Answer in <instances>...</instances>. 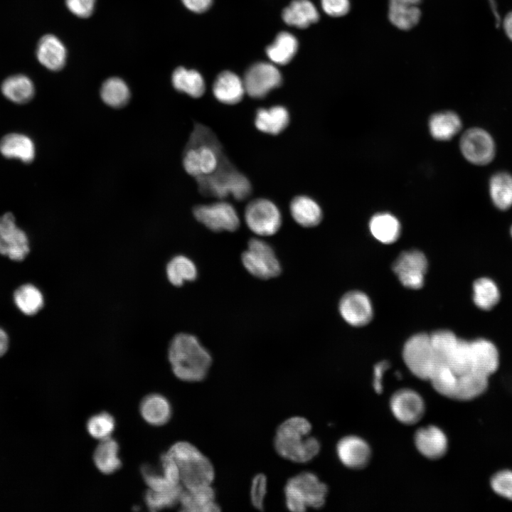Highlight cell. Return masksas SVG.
<instances>
[{
	"label": "cell",
	"instance_id": "obj_1",
	"mask_svg": "<svg viewBox=\"0 0 512 512\" xmlns=\"http://www.w3.org/2000/svg\"><path fill=\"white\" fill-rule=\"evenodd\" d=\"M310 422L301 416L291 417L277 427L273 440L277 453L295 463H307L319 453L321 444L311 435Z\"/></svg>",
	"mask_w": 512,
	"mask_h": 512
},
{
	"label": "cell",
	"instance_id": "obj_2",
	"mask_svg": "<svg viewBox=\"0 0 512 512\" xmlns=\"http://www.w3.org/2000/svg\"><path fill=\"white\" fill-rule=\"evenodd\" d=\"M227 159L222 145L210 129L195 124L183 152V166L191 176L198 178L215 172Z\"/></svg>",
	"mask_w": 512,
	"mask_h": 512
},
{
	"label": "cell",
	"instance_id": "obj_3",
	"mask_svg": "<svg viewBox=\"0 0 512 512\" xmlns=\"http://www.w3.org/2000/svg\"><path fill=\"white\" fill-rule=\"evenodd\" d=\"M168 358L174 374L186 382L203 380L212 364L208 351L196 336L188 334H179L174 337Z\"/></svg>",
	"mask_w": 512,
	"mask_h": 512
},
{
	"label": "cell",
	"instance_id": "obj_4",
	"mask_svg": "<svg viewBox=\"0 0 512 512\" xmlns=\"http://www.w3.org/2000/svg\"><path fill=\"white\" fill-rule=\"evenodd\" d=\"M167 453L175 462L184 489L211 485L215 469L210 460L193 444L184 441L174 444Z\"/></svg>",
	"mask_w": 512,
	"mask_h": 512
},
{
	"label": "cell",
	"instance_id": "obj_5",
	"mask_svg": "<svg viewBox=\"0 0 512 512\" xmlns=\"http://www.w3.org/2000/svg\"><path fill=\"white\" fill-rule=\"evenodd\" d=\"M198 190L204 196L220 199L232 196L237 201L247 198L252 192L248 178L227 159L213 174L196 178Z\"/></svg>",
	"mask_w": 512,
	"mask_h": 512
},
{
	"label": "cell",
	"instance_id": "obj_6",
	"mask_svg": "<svg viewBox=\"0 0 512 512\" xmlns=\"http://www.w3.org/2000/svg\"><path fill=\"white\" fill-rule=\"evenodd\" d=\"M329 489L310 471H302L289 478L284 488L285 505L292 512H304L308 508L319 509L326 502Z\"/></svg>",
	"mask_w": 512,
	"mask_h": 512
},
{
	"label": "cell",
	"instance_id": "obj_7",
	"mask_svg": "<svg viewBox=\"0 0 512 512\" xmlns=\"http://www.w3.org/2000/svg\"><path fill=\"white\" fill-rule=\"evenodd\" d=\"M405 363L411 373L422 380H429L438 359L433 350L430 335L415 334L405 343L402 351Z\"/></svg>",
	"mask_w": 512,
	"mask_h": 512
},
{
	"label": "cell",
	"instance_id": "obj_8",
	"mask_svg": "<svg viewBox=\"0 0 512 512\" xmlns=\"http://www.w3.org/2000/svg\"><path fill=\"white\" fill-rule=\"evenodd\" d=\"M241 260L247 272L257 278L268 279L281 273V265L273 248L262 240L250 239Z\"/></svg>",
	"mask_w": 512,
	"mask_h": 512
},
{
	"label": "cell",
	"instance_id": "obj_9",
	"mask_svg": "<svg viewBox=\"0 0 512 512\" xmlns=\"http://www.w3.org/2000/svg\"><path fill=\"white\" fill-rule=\"evenodd\" d=\"M245 219L249 229L260 236L275 234L282 224L279 210L274 203L265 198L255 199L248 203Z\"/></svg>",
	"mask_w": 512,
	"mask_h": 512
},
{
	"label": "cell",
	"instance_id": "obj_10",
	"mask_svg": "<svg viewBox=\"0 0 512 512\" xmlns=\"http://www.w3.org/2000/svg\"><path fill=\"white\" fill-rule=\"evenodd\" d=\"M463 156L472 164L484 166L491 163L496 155V143L486 130L472 127L466 130L459 142Z\"/></svg>",
	"mask_w": 512,
	"mask_h": 512
},
{
	"label": "cell",
	"instance_id": "obj_11",
	"mask_svg": "<svg viewBox=\"0 0 512 512\" xmlns=\"http://www.w3.org/2000/svg\"><path fill=\"white\" fill-rule=\"evenodd\" d=\"M193 213L198 222L213 232H233L240 225L235 209L225 201L197 206Z\"/></svg>",
	"mask_w": 512,
	"mask_h": 512
},
{
	"label": "cell",
	"instance_id": "obj_12",
	"mask_svg": "<svg viewBox=\"0 0 512 512\" xmlns=\"http://www.w3.org/2000/svg\"><path fill=\"white\" fill-rule=\"evenodd\" d=\"M245 92L253 98L265 97L282 83L279 70L272 63L258 62L245 72L243 79Z\"/></svg>",
	"mask_w": 512,
	"mask_h": 512
},
{
	"label": "cell",
	"instance_id": "obj_13",
	"mask_svg": "<svg viewBox=\"0 0 512 512\" xmlns=\"http://www.w3.org/2000/svg\"><path fill=\"white\" fill-rule=\"evenodd\" d=\"M427 269L425 255L417 250L402 252L393 265V270L401 284L412 289L422 287Z\"/></svg>",
	"mask_w": 512,
	"mask_h": 512
},
{
	"label": "cell",
	"instance_id": "obj_14",
	"mask_svg": "<svg viewBox=\"0 0 512 512\" xmlns=\"http://www.w3.org/2000/svg\"><path fill=\"white\" fill-rule=\"evenodd\" d=\"M140 471L149 489L167 491L182 485L176 464L167 452L160 456L158 466L144 464Z\"/></svg>",
	"mask_w": 512,
	"mask_h": 512
},
{
	"label": "cell",
	"instance_id": "obj_15",
	"mask_svg": "<svg viewBox=\"0 0 512 512\" xmlns=\"http://www.w3.org/2000/svg\"><path fill=\"white\" fill-rule=\"evenodd\" d=\"M29 252L26 234L15 222L11 213L0 216V253L16 261L23 260Z\"/></svg>",
	"mask_w": 512,
	"mask_h": 512
},
{
	"label": "cell",
	"instance_id": "obj_16",
	"mask_svg": "<svg viewBox=\"0 0 512 512\" xmlns=\"http://www.w3.org/2000/svg\"><path fill=\"white\" fill-rule=\"evenodd\" d=\"M390 408L399 422L411 425L422 418L425 412V404L417 392L410 388H402L391 396Z\"/></svg>",
	"mask_w": 512,
	"mask_h": 512
},
{
	"label": "cell",
	"instance_id": "obj_17",
	"mask_svg": "<svg viewBox=\"0 0 512 512\" xmlns=\"http://www.w3.org/2000/svg\"><path fill=\"white\" fill-rule=\"evenodd\" d=\"M336 453L345 466L355 470L367 466L372 454L368 442L354 435L341 438L336 444Z\"/></svg>",
	"mask_w": 512,
	"mask_h": 512
},
{
	"label": "cell",
	"instance_id": "obj_18",
	"mask_svg": "<svg viewBox=\"0 0 512 512\" xmlns=\"http://www.w3.org/2000/svg\"><path fill=\"white\" fill-rule=\"evenodd\" d=\"M339 311L343 319L354 326L367 324L373 316V306L366 294L351 291L341 298Z\"/></svg>",
	"mask_w": 512,
	"mask_h": 512
},
{
	"label": "cell",
	"instance_id": "obj_19",
	"mask_svg": "<svg viewBox=\"0 0 512 512\" xmlns=\"http://www.w3.org/2000/svg\"><path fill=\"white\" fill-rule=\"evenodd\" d=\"M418 452L427 459L435 460L444 457L448 450V440L439 427L430 425L418 429L414 437Z\"/></svg>",
	"mask_w": 512,
	"mask_h": 512
},
{
	"label": "cell",
	"instance_id": "obj_20",
	"mask_svg": "<svg viewBox=\"0 0 512 512\" xmlns=\"http://www.w3.org/2000/svg\"><path fill=\"white\" fill-rule=\"evenodd\" d=\"M181 510L188 512H217L220 511L211 485L183 489L179 503Z\"/></svg>",
	"mask_w": 512,
	"mask_h": 512
},
{
	"label": "cell",
	"instance_id": "obj_21",
	"mask_svg": "<svg viewBox=\"0 0 512 512\" xmlns=\"http://www.w3.org/2000/svg\"><path fill=\"white\" fill-rule=\"evenodd\" d=\"M470 347L474 370L489 378L499 366V354L496 346L489 340L477 338L470 341Z\"/></svg>",
	"mask_w": 512,
	"mask_h": 512
},
{
	"label": "cell",
	"instance_id": "obj_22",
	"mask_svg": "<svg viewBox=\"0 0 512 512\" xmlns=\"http://www.w3.org/2000/svg\"><path fill=\"white\" fill-rule=\"evenodd\" d=\"M421 0H389L388 16L397 28L407 31L413 28L421 18L419 4Z\"/></svg>",
	"mask_w": 512,
	"mask_h": 512
},
{
	"label": "cell",
	"instance_id": "obj_23",
	"mask_svg": "<svg viewBox=\"0 0 512 512\" xmlns=\"http://www.w3.org/2000/svg\"><path fill=\"white\" fill-rule=\"evenodd\" d=\"M36 57L45 68L53 71L62 69L65 63L67 52L61 41L55 36H43L37 45Z\"/></svg>",
	"mask_w": 512,
	"mask_h": 512
},
{
	"label": "cell",
	"instance_id": "obj_24",
	"mask_svg": "<svg viewBox=\"0 0 512 512\" xmlns=\"http://www.w3.org/2000/svg\"><path fill=\"white\" fill-rule=\"evenodd\" d=\"M0 153L5 158L18 159L28 164L35 158L36 146L28 136L21 133H10L0 140Z\"/></svg>",
	"mask_w": 512,
	"mask_h": 512
},
{
	"label": "cell",
	"instance_id": "obj_25",
	"mask_svg": "<svg viewBox=\"0 0 512 512\" xmlns=\"http://www.w3.org/2000/svg\"><path fill=\"white\" fill-rule=\"evenodd\" d=\"M213 92L219 102L235 105L241 101L245 90L243 81L235 73L225 70L216 77Z\"/></svg>",
	"mask_w": 512,
	"mask_h": 512
},
{
	"label": "cell",
	"instance_id": "obj_26",
	"mask_svg": "<svg viewBox=\"0 0 512 512\" xmlns=\"http://www.w3.org/2000/svg\"><path fill=\"white\" fill-rule=\"evenodd\" d=\"M139 412L142 418L148 424L153 426H161L169 421L172 409L166 397L159 393H151L142 400Z\"/></svg>",
	"mask_w": 512,
	"mask_h": 512
},
{
	"label": "cell",
	"instance_id": "obj_27",
	"mask_svg": "<svg viewBox=\"0 0 512 512\" xmlns=\"http://www.w3.org/2000/svg\"><path fill=\"white\" fill-rule=\"evenodd\" d=\"M283 21L289 26L306 28L319 19V11L309 0H293L282 13Z\"/></svg>",
	"mask_w": 512,
	"mask_h": 512
},
{
	"label": "cell",
	"instance_id": "obj_28",
	"mask_svg": "<svg viewBox=\"0 0 512 512\" xmlns=\"http://www.w3.org/2000/svg\"><path fill=\"white\" fill-rule=\"evenodd\" d=\"M289 123V114L283 106L260 108L256 112L255 124L260 131L273 135L283 132Z\"/></svg>",
	"mask_w": 512,
	"mask_h": 512
},
{
	"label": "cell",
	"instance_id": "obj_29",
	"mask_svg": "<svg viewBox=\"0 0 512 512\" xmlns=\"http://www.w3.org/2000/svg\"><path fill=\"white\" fill-rule=\"evenodd\" d=\"M290 212L294 220L305 228L316 226L321 221L323 216L319 204L306 196H298L292 200Z\"/></svg>",
	"mask_w": 512,
	"mask_h": 512
},
{
	"label": "cell",
	"instance_id": "obj_30",
	"mask_svg": "<svg viewBox=\"0 0 512 512\" xmlns=\"http://www.w3.org/2000/svg\"><path fill=\"white\" fill-rule=\"evenodd\" d=\"M119 444L111 437L100 440L94 454L93 461L97 469L105 474H111L122 466L119 456Z\"/></svg>",
	"mask_w": 512,
	"mask_h": 512
},
{
	"label": "cell",
	"instance_id": "obj_31",
	"mask_svg": "<svg viewBox=\"0 0 512 512\" xmlns=\"http://www.w3.org/2000/svg\"><path fill=\"white\" fill-rule=\"evenodd\" d=\"M462 120L459 115L452 111L435 113L429 120L431 135L439 141H447L453 138L461 130Z\"/></svg>",
	"mask_w": 512,
	"mask_h": 512
},
{
	"label": "cell",
	"instance_id": "obj_32",
	"mask_svg": "<svg viewBox=\"0 0 512 512\" xmlns=\"http://www.w3.org/2000/svg\"><path fill=\"white\" fill-rule=\"evenodd\" d=\"M4 96L12 102L24 104L34 96L35 87L26 75L17 74L6 78L1 86Z\"/></svg>",
	"mask_w": 512,
	"mask_h": 512
},
{
	"label": "cell",
	"instance_id": "obj_33",
	"mask_svg": "<svg viewBox=\"0 0 512 512\" xmlns=\"http://www.w3.org/2000/svg\"><path fill=\"white\" fill-rule=\"evenodd\" d=\"M489 196L493 204L501 210L512 207V175L498 171L491 176L489 183Z\"/></svg>",
	"mask_w": 512,
	"mask_h": 512
},
{
	"label": "cell",
	"instance_id": "obj_34",
	"mask_svg": "<svg viewBox=\"0 0 512 512\" xmlns=\"http://www.w3.org/2000/svg\"><path fill=\"white\" fill-rule=\"evenodd\" d=\"M174 88L192 97H201L206 89L202 75L196 70L178 67L174 71L171 77Z\"/></svg>",
	"mask_w": 512,
	"mask_h": 512
},
{
	"label": "cell",
	"instance_id": "obj_35",
	"mask_svg": "<svg viewBox=\"0 0 512 512\" xmlns=\"http://www.w3.org/2000/svg\"><path fill=\"white\" fill-rule=\"evenodd\" d=\"M297 48L298 41L296 37L289 32L282 31L266 48V54L272 62L286 65L294 58Z\"/></svg>",
	"mask_w": 512,
	"mask_h": 512
},
{
	"label": "cell",
	"instance_id": "obj_36",
	"mask_svg": "<svg viewBox=\"0 0 512 512\" xmlns=\"http://www.w3.org/2000/svg\"><path fill=\"white\" fill-rule=\"evenodd\" d=\"M369 228L373 236L380 242L390 244L398 240L400 233L398 220L388 213L375 214L370 220Z\"/></svg>",
	"mask_w": 512,
	"mask_h": 512
},
{
	"label": "cell",
	"instance_id": "obj_37",
	"mask_svg": "<svg viewBox=\"0 0 512 512\" xmlns=\"http://www.w3.org/2000/svg\"><path fill=\"white\" fill-rule=\"evenodd\" d=\"M500 291L496 282L490 278L477 279L473 284V300L482 310H490L500 300Z\"/></svg>",
	"mask_w": 512,
	"mask_h": 512
},
{
	"label": "cell",
	"instance_id": "obj_38",
	"mask_svg": "<svg viewBox=\"0 0 512 512\" xmlns=\"http://www.w3.org/2000/svg\"><path fill=\"white\" fill-rule=\"evenodd\" d=\"M100 96L102 101L108 106L120 108L129 102L130 91L122 79L113 77L103 82L100 90Z\"/></svg>",
	"mask_w": 512,
	"mask_h": 512
},
{
	"label": "cell",
	"instance_id": "obj_39",
	"mask_svg": "<svg viewBox=\"0 0 512 512\" xmlns=\"http://www.w3.org/2000/svg\"><path fill=\"white\" fill-rule=\"evenodd\" d=\"M17 307L25 314L37 313L43 305L41 292L35 286L26 284L18 288L14 294Z\"/></svg>",
	"mask_w": 512,
	"mask_h": 512
},
{
	"label": "cell",
	"instance_id": "obj_40",
	"mask_svg": "<svg viewBox=\"0 0 512 512\" xmlns=\"http://www.w3.org/2000/svg\"><path fill=\"white\" fill-rule=\"evenodd\" d=\"M166 273L169 280L175 286H181L184 281H193L197 277L194 263L183 255L176 256L169 262Z\"/></svg>",
	"mask_w": 512,
	"mask_h": 512
},
{
	"label": "cell",
	"instance_id": "obj_41",
	"mask_svg": "<svg viewBox=\"0 0 512 512\" xmlns=\"http://www.w3.org/2000/svg\"><path fill=\"white\" fill-rule=\"evenodd\" d=\"M183 489L182 485L167 491H154L148 489L144 494V502L151 511L174 507L179 503Z\"/></svg>",
	"mask_w": 512,
	"mask_h": 512
},
{
	"label": "cell",
	"instance_id": "obj_42",
	"mask_svg": "<svg viewBox=\"0 0 512 512\" xmlns=\"http://www.w3.org/2000/svg\"><path fill=\"white\" fill-rule=\"evenodd\" d=\"M115 427V420L112 415L101 412L91 416L86 424L88 433L100 441L110 437Z\"/></svg>",
	"mask_w": 512,
	"mask_h": 512
},
{
	"label": "cell",
	"instance_id": "obj_43",
	"mask_svg": "<svg viewBox=\"0 0 512 512\" xmlns=\"http://www.w3.org/2000/svg\"><path fill=\"white\" fill-rule=\"evenodd\" d=\"M430 336L433 350L440 361L447 357L459 339L454 333L447 330L437 331Z\"/></svg>",
	"mask_w": 512,
	"mask_h": 512
},
{
	"label": "cell",
	"instance_id": "obj_44",
	"mask_svg": "<svg viewBox=\"0 0 512 512\" xmlns=\"http://www.w3.org/2000/svg\"><path fill=\"white\" fill-rule=\"evenodd\" d=\"M490 484L496 494L512 501V471L505 469L498 471L491 477Z\"/></svg>",
	"mask_w": 512,
	"mask_h": 512
},
{
	"label": "cell",
	"instance_id": "obj_45",
	"mask_svg": "<svg viewBox=\"0 0 512 512\" xmlns=\"http://www.w3.org/2000/svg\"><path fill=\"white\" fill-rule=\"evenodd\" d=\"M267 491V479L266 476L262 473L257 474L253 477L250 486V501L256 509L263 510Z\"/></svg>",
	"mask_w": 512,
	"mask_h": 512
},
{
	"label": "cell",
	"instance_id": "obj_46",
	"mask_svg": "<svg viewBox=\"0 0 512 512\" xmlns=\"http://www.w3.org/2000/svg\"><path fill=\"white\" fill-rule=\"evenodd\" d=\"M323 11L331 17H341L350 11L349 0H321Z\"/></svg>",
	"mask_w": 512,
	"mask_h": 512
},
{
	"label": "cell",
	"instance_id": "obj_47",
	"mask_svg": "<svg viewBox=\"0 0 512 512\" xmlns=\"http://www.w3.org/2000/svg\"><path fill=\"white\" fill-rule=\"evenodd\" d=\"M95 0H65L70 12L80 18H87L93 12Z\"/></svg>",
	"mask_w": 512,
	"mask_h": 512
},
{
	"label": "cell",
	"instance_id": "obj_48",
	"mask_svg": "<svg viewBox=\"0 0 512 512\" xmlns=\"http://www.w3.org/2000/svg\"><path fill=\"white\" fill-rule=\"evenodd\" d=\"M389 366L390 364L388 361H382L377 363L374 367L373 385L377 393H382L383 392L382 378L385 370Z\"/></svg>",
	"mask_w": 512,
	"mask_h": 512
},
{
	"label": "cell",
	"instance_id": "obj_49",
	"mask_svg": "<svg viewBox=\"0 0 512 512\" xmlns=\"http://www.w3.org/2000/svg\"><path fill=\"white\" fill-rule=\"evenodd\" d=\"M184 6L196 13L206 11L211 6L213 0H181Z\"/></svg>",
	"mask_w": 512,
	"mask_h": 512
},
{
	"label": "cell",
	"instance_id": "obj_50",
	"mask_svg": "<svg viewBox=\"0 0 512 512\" xmlns=\"http://www.w3.org/2000/svg\"><path fill=\"white\" fill-rule=\"evenodd\" d=\"M503 28L508 38L512 41V11L505 16L503 21Z\"/></svg>",
	"mask_w": 512,
	"mask_h": 512
},
{
	"label": "cell",
	"instance_id": "obj_51",
	"mask_svg": "<svg viewBox=\"0 0 512 512\" xmlns=\"http://www.w3.org/2000/svg\"><path fill=\"white\" fill-rule=\"evenodd\" d=\"M9 338L6 332L0 328V356H3L8 348Z\"/></svg>",
	"mask_w": 512,
	"mask_h": 512
},
{
	"label": "cell",
	"instance_id": "obj_52",
	"mask_svg": "<svg viewBox=\"0 0 512 512\" xmlns=\"http://www.w3.org/2000/svg\"><path fill=\"white\" fill-rule=\"evenodd\" d=\"M511 236H512V226H511Z\"/></svg>",
	"mask_w": 512,
	"mask_h": 512
}]
</instances>
